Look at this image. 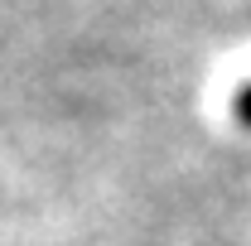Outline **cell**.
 I'll return each instance as SVG.
<instances>
[{"label":"cell","instance_id":"1","mask_svg":"<svg viewBox=\"0 0 251 246\" xmlns=\"http://www.w3.org/2000/svg\"><path fill=\"white\" fill-rule=\"evenodd\" d=\"M232 111H237V121L251 125V82H242V92H237V101H232Z\"/></svg>","mask_w":251,"mask_h":246}]
</instances>
